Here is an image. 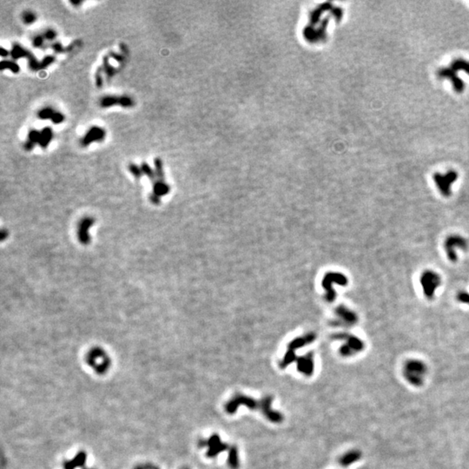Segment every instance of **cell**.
Here are the masks:
<instances>
[{
  "label": "cell",
  "instance_id": "obj_22",
  "mask_svg": "<svg viewBox=\"0 0 469 469\" xmlns=\"http://www.w3.org/2000/svg\"><path fill=\"white\" fill-rule=\"evenodd\" d=\"M54 112L55 111H53L51 108H44L43 110L39 111L38 116L40 119H43V120L51 119L52 115L54 114Z\"/></svg>",
  "mask_w": 469,
  "mask_h": 469
},
{
  "label": "cell",
  "instance_id": "obj_11",
  "mask_svg": "<svg viewBox=\"0 0 469 469\" xmlns=\"http://www.w3.org/2000/svg\"><path fill=\"white\" fill-rule=\"evenodd\" d=\"M297 368L298 371L307 376H311L314 373V362L312 359V355H308L305 357H301L297 361Z\"/></svg>",
  "mask_w": 469,
  "mask_h": 469
},
{
  "label": "cell",
  "instance_id": "obj_4",
  "mask_svg": "<svg viewBox=\"0 0 469 469\" xmlns=\"http://www.w3.org/2000/svg\"><path fill=\"white\" fill-rule=\"evenodd\" d=\"M459 174L454 170H450L445 174L434 173V182L439 192L442 197L449 198L452 196V186L457 181Z\"/></svg>",
  "mask_w": 469,
  "mask_h": 469
},
{
  "label": "cell",
  "instance_id": "obj_24",
  "mask_svg": "<svg viewBox=\"0 0 469 469\" xmlns=\"http://www.w3.org/2000/svg\"><path fill=\"white\" fill-rule=\"evenodd\" d=\"M103 69H104L103 71L106 73L108 77H112L114 75V68L112 67L111 64L109 63V60H108L107 57L103 58Z\"/></svg>",
  "mask_w": 469,
  "mask_h": 469
},
{
  "label": "cell",
  "instance_id": "obj_35",
  "mask_svg": "<svg viewBox=\"0 0 469 469\" xmlns=\"http://www.w3.org/2000/svg\"><path fill=\"white\" fill-rule=\"evenodd\" d=\"M0 53H1V56H2V57H6V56L8 55V51H5V50H4V48L3 47L1 48V50H0Z\"/></svg>",
  "mask_w": 469,
  "mask_h": 469
},
{
  "label": "cell",
  "instance_id": "obj_16",
  "mask_svg": "<svg viewBox=\"0 0 469 469\" xmlns=\"http://www.w3.org/2000/svg\"><path fill=\"white\" fill-rule=\"evenodd\" d=\"M121 104V97L118 96H106L100 100V106L102 108H109L114 105Z\"/></svg>",
  "mask_w": 469,
  "mask_h": 469
},
{
  "label": "cell",
  "instance_id": "obj_28",
  "mask_svg": "<svg viewBox=\"0 0 469 469\" xmlns=\"http://www.w3.org/2000/svg\"><path fill=\"white\" fill-rule=\"evenodd\" d=\"M141 169H142L143 172L145 173L147 176H149L150 178H154L153 170H151V168L148 163H143Z\"/></svg>",
  "mask_w": 469,
  "mask_h": 469
},
{
  "label": "cell",
  "instance_id": "obj_21",
  "mask_svg": "<svg viewBox=\"0 0 469 469\" xmlns=\"http://www.w3.org/2000/svg\"><path fill=\"white\" fill-rule=\"evenodd\" d=\"M40 138H41V132L36 130H32L28 134V140L29 142L32 143L34 145L37 143H40Z\"/></svg>",
  "mask_w": 469,
  "mask_h": 469
},
{
  "label": "cell",
  "instance_id": "obj_31",
  "mask_svg": "<svg viewBox=\"0 0 469 469\" xmlns=\"http://www.w3.org/2000/svg\"><path fill=\"white\" fill-rule=\"evenodd\" d=\"M32 43L35 47H41L43 44V36H36Z\"/></svg>",
  "mask_w": 469,
  "mask_h": 469
},
{
  "label": "cell",
  "instance_id": "obj_14",
  "mask_svg": "<svg viewBox=\"0 0 469 469\" xmlns=\"http://www.w3.org/2000/svg\"><path fill=\"white\" fill-rule=\"evenodd\" d=\"M228 464L231 469H238L240 466L238 449L236 446H231L229 449V457H228Z\"/></svg>",
  "mask_w": 469,
  "mask_h": 469
},
{
  "label": "cell",
  "instance_id": "obj_18",
  "mask_svg": "<svg viewBox=\"0 0 469 469\" xmlns=\"http://www.w3.org/2000/svg\"><path fill=\"white\" fill-rule=\"evenodd\" d=\"M12 55L13 57V59L15 60H18L20 58H22V57H25L27 56L29 57V52L25 51L24 48L21 47L19 44H15L13 48H12Z\"/></svg>",
  "mask_w": 469,
  "mask_h": 469
},
{
  "label": "cell",
  "instance_id": "obj_27",
  "mask_svg": "<svg viewBox=\"0 0 469 469\" xmlns=\"http://www.w3.org/2000/svg\"><path fill=\"white\" fill-rule=\"evenodd\" d=\"M51 120L53 123L59 124L64 120V116L60 112H54V114L52 115V117H51Z\"/></svg>",
  "mask_w": 469,
  "mask_h": 469
},
{
  "label": "cell",
  "instance_id": "obj_13",
  "mask_svg": "<svg viewBox=\"0 0 469 469\" xmlns=\"http://www.w3.org/2000/svg\"><path fill=\"white\" fill-rule=\"evenodd\" d=\"M362 456V453L358 450H352L348 453H346L343 457L340 459V464L343 467H348V466L355 463L356 461L360 460Z\"/></svg>",
  "mask_w": 469,
  "mask_h": 469
},
{
  "label": "cell",
  "instance_id": "obj_32",
  "mask_svg": "<svg viewBox=\"0 0 469 469\" xmlns=\"http://www.w3.org/2000/svg\"><path fill=\"white\" fill-rule=\"evenodd\" d=\"M54 59L51 57V56H48V57H45L43 59V62H41L40 63V68H45L47 67L49 64H51L52 62H53Z\"/></svg>",
  "mask_w": 469,
  "mask_h": 469
},
{
  "label": "cell",
  "instance_id": "obj_10",
  "mask_svg": "<svg viewBox=\"0 0 469 469\" xmlns=\"http://www.w3.org/2000/svg\"><path fill=\"white\" fill-rule=\"evenodd\" d=\"M105 138V131L99 127H91L82 138V145L88 146L93 142H100Z\"/></svg>",
  "mask_w": 469,
  "mask_h": 469
},
{
  "label": "cell",
  "instance_id": "obj_25",
  "mask_svg": "<svg viewBox=\"0 0 469 469\" xmlns=\"http://www.w3.org/2000/svg\"><path fill=\"white\" fill-rule=\"evenodd\" d=\"M154 163H155V170H156V172H157V175H158L159 178H163V163L161 159L159 158H156L155 161H154Z\"/></svg>",
  "mask_w": 469,
  "mask_h": 469
},
{
  "label": "cell",
  "instance_id": "obj_26",
  "mask_svg": "<svg viewBox=\"0 0 469 469\" xmlns=\"http://www.w3.org/2000/svg\"><path fill=\"white\" fill-rule=\"evenodd\" d=\"M129 170H130L131 173L134 175L136 178H140V177H141L142 169L139 168L138 165H136L135 163H130V165H129Z\"/></svg>",
  "mask_w": 469,
  "mask_h": 469
},
{
  "label": "cell",
  "instance_id": "obj_34",
  "mask_svg": "<svg viewBox=\"0 0 469 469\" xmlns=\"http://www.w3.org/2000/svg\"><path fill=\"white\" fill-rule=\"evenodd\" d=\"M111 57H112L113 59H115V60H118L119 62H121V61L122 60V57H121V56L118 55V54H116V53H111Z\"/></svg>",
  "mask_w": 469,
  "mask_h": 469
},
{
  "label": "cell",
  "instance_id": "obj_33",
  "mask_svg": "<svg viewBox=\"0 0 469 469\" xmlns=\"http://www.w3.org/2000/svg\"><path fill=\"white\" fill-rule=\"evenodd\" d=\"M52 48H53L54 51H57V52H62V51H63V46H62L60 43H54Z\"/></svg>",
  "mask_w": 469,
  "mask_h": 469
},
{
  "label": "cell",
  "instance_id": "obj_3",
  "mask_svg": "<svg viewBox=\"0 0 469 469\" xmlns=\"http://www.w3.org/2000/svg\"><path fill=\"white\" fill-rule=\"evenodd\" d=\"M442 276L433 269H426L420 276V284L427 299H434L438 288L442 285Z\"/></svg>",
  "mask_w": 469,
  "mask_h": 469
},
{
  "label": "cell",
  "instance_id": "obj_1",
  "mask_svg": "<svg viewBox=\"0 0 469 469\" xmlns=\"http://www.w3.org/2000/svg\"><path fill=\"white\" fill-rule=\"evenodd\" d=\"M428 367L421 360L410 359L404 364L403 374L408 383L414 386H421L426 377Z\"/></svg>",
  "mask_w": 469,
  "mask_h": 469
},
{
  "label": "cell",
  "instance_id": "obj_2",
  "mask_svg": "<svg viewBox=\"0 0 469 469\" xmlns=\"http://www.w3.org/2000/svg\"><path fill=\"white\" fill-rule=\"evenodd\" d=\"M469 247V240L460 234H452L446 238L443 244L444 252L451 263H456L458 252H465Z\"/></svg>",
  "mask_w": 469,
  "mask_h": 469
},
{
  "label": "cell",
  "instance_id": "obj_29",
  "mask_svg": "<svg viewBox=\"0 0 469 469\" xmlns=\"http://www.w3.org/2000/svg\"><path fill=\"white\" fill-rule=\"evenodd\" d=\"M96 84L97 86L101 87L102 85V69L99 68V70L96 72Z\"/></svg>",
  "mask_w": 469,
  "mask_h": 469
},
{
  "label": "cell",
  "instance_id": "obj_17",
  "mask_svg": "<svg viewBox=\"0 0 469 469\" xmlns=\"http://www.w3.org/2000/svg\"><path fill=\"white\" fill-rule=\"evenodd\" d=\"M52 136H53V133H52V130H51V128H44V129L41 131V138H40V141L39 143H40L42 148H46V147H47L48 144H49L51 141Z\"/></svg>",
  "mask_w": 469,
  "mask_h": 469
},
{
  "label": "cell",
  "instance_id": "obj_8",
  "mask_svg": "<svg viewBox=\"0 0 469 469\" xmlns=\"http://www.w3.org/2000/svg\"><path fill=\"white\" fill-rule=\"evenodd\" d=\"M273 397L270 395L265 396V398L261 401V409L263 414H265V417L268 419L269 422L274 423H281L284 421V415L281 414L280 412L274 411L271 408L272 404Z\"/></svg>",
  "mask_w": 469,
  "mask_h": 469
},
{
  "label": "cell",
  "instance_id": "obj_23",
  "mask_svg": "<svg viewBox=\"0 0 469 469\" xmlns=\"http://www.w3.org/2000/svg\"><path fill=\"white\" fill-rule=\"evenodd\" d=\"M23 21H24V24H33L36 21L35 14H34L33 12H30V11L24 12V14H23Z\"/></svg>",
  "mask_w": 469,
  "mask_h": 469
},
{
  "label": "cell",
  "instance_id": "obj_20",
  "mask_svg": "<svg viewBox=\"0 0 469 469\" xmlns=\"http://www.w3.org/2000/svg\"><path fill=\"white\" fill-rule=\"evenodd\" d=\"M4 69H10L14 73H18L20 71V66L11 61H4L1 63V70L4 71Z\"/></svg>",
  "mask_w": 469,
  "mask_h": 469
},
{
  "label": "cell",
  "instance_id": "obj_36",
  "mask_svg": "<svg viewBox=\"0 0 469 469\" xmlns=\"http://www.w3.org/2000/svg\"><path fill=\"white\" fill-rule=\"evenodd\" d=\"M71 3L72 4H77V5L81 4V2H73V1H71Z\"/></svg>",
  "mask_w": 469,
  "mask_h": 469
},
{
  "label": "cell",
  "instance_id": "obj_19",
  "mask_svg": "<svg viewBox=\"0 0 469 469\" xmlns=\"http://www.w3.org/2000/svg\"><path fill=\"white\" fill-rule=\"evenodd\" d=\"M456 300L461 304L469 305V292L466 290H460L456 294Z\"/></svg>",
  "mask_w": 469,
  "mask_h": 469
},
{
  "label": "cell",
  "instance_id": "obj_15",
  "mask_svg": "<svg viewBox=\"0 0 469 469\" xmlns=\"http://www.w3.org/2000/svg\"><path fill=\"white\" fill-rule=\"evenodd\" d=\"M450 67L456 71H463L469 75V61L464 59H455L451 62Z\"/></svg>",
  "mask_w": 469,
  "mask_h": 469
},
{
  "label": "cell",
  "instance_id": "obj_9",
  "mask_svg": "<svg viewBox=\"0 0 469 469\" xmlns=\"http://www.w3.org/2000/svg\"><path fill=\"white\" fill-rule=\"evenodd\" d=\"M364 343L362 340L355 336H347V343L341 348V354L343 356H351L363 350Z\"/></svg>",
  "mask_w": 469,
  "mask_h": 469
},
{
  "label": "cell",
  "instance_id": "obj_5",
  "mask_svg": "<svg viewBox=\"0 0 469 469\" xmlns=\"http://www.w3.org/2000/svg\"><path fill=\"white\" fill-rule=\"evenodd\" d=\"M244 405L251 410L261 408V402H257L252 397L245 394H237L230 401L226 403L225 411L229 414H235L239 407Z\"/></svg>",
  "mask_w": 469,
  "mask_h": 469
},
{
  "label": "cell",
  "instance_id": "obj_38",
  "mask_svg": "<svg viewBox=\"0 0 469 469\" xmlns=\"http://www.w3.org/2000/svg\"></svg>",
  "mask_w": 469,
  "mask_h": 469
},
{
  "label": "cell",
  "instance_id": "obj_7",
  "mask_svg": "<svg viewBox=\"0 0 469 469\" xmlns=\"http://www.w3.org/2000/svg\"><path fill=\"white\" fill-rule=\"evenodd\" d=\"M437 76L439 79H448L451 82L453 91L456 93L461 94L465 90L466 85L464 81L459 78L457 72L451 67H443L437 71Z\"/></svg>",
  "mask_w": 469,
  "mask_h": 469
},
{
  "label": "cell",
  "instance_id": "obj_39",
  "mask_svg": "<svg viewBox=\"0 0 469 469\" xmlns=\"http://www.w3.org/2000/svg\"></svg>",
  "mask_w": 469,
  "mask_h": 469
},
{
  "label": "cell",
  "instance_id": "obj_12",
  "mask_svg": "<svg viewBox=\"0 0 469 469\" xmlns=\"http://www.w3.org/2000/svg\"><path fill=\"white\" fill-rule=\"evenodd\" d=\"M86 453L83 451L79 452L72 461H65L63 468L64 469H75L76 468H83V469H85L86 468H84V466L86 462Z\"/></svg>",
  "mask_w": 469,
  "mask_h": 469
},
{
  "label": "cell",
  "instance_id": "obj_6",
  "mask_svg": "<svg viewBox=\"0 0 469 469\" xmlns=\"http://www.w3.org/2000/svg\"><path fill=\"white\" fill-rule=\"evenodd\" d=\"M199 447H208L209 449L207 451L206 455L209 458L216 457L219 453L229 449V445L227 443L222 442L221 438L217 434L211 435L206 441H200Z\"/></svg>",
  "mask_w": 469,
  "mask_h": 469
},
{
  "label": "cell",
  "instance_id": "obj_30",
  "mask_svg": "<svg viewBox=\"0 0 469 469\" xmlns=\"http://www.w3.org/2000/svg\"><path fill=\"white\" fill-rule=\"evenodd\" d=\"M43 38H45L46 40H53L57 37V33H56L54 30H51V29H49V30H46L44 33H43Z\"/></svg>",
  "mask_w": 469,
  "mask_h": 469
},
{
  "label": "cell",
  "instance_id": "obj_37",
  "mask_svg": "<svg viewBox=\"0 0 469 469\" xmlns=\"http://www.w3.org/2000/svg\"></svg>",
  "mask_w": 469,
  "mask_h": 469
}]
</instances>
